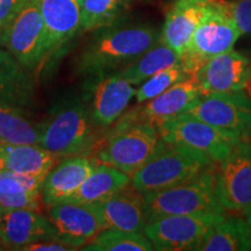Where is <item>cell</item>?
<instances>
[{
  "label": "cell",
  "mask_w": 251,
  "mask_h": 251,
  "mask_svg": "<svg viewBox=\"0 0 251 251\" xmlns=\"http://www.w3.org/2000/svg\"><path fill=\"white\" fill-rule=\"evenodd\" d=\"M183 114L238 135L251 136V100L243 91L201 94Z\"/></svg>",
  "instance_id": "30bf717a"
},
{
  "label": "cell",
  "mask_w": 251,
  "mask_h": 251,
  "mask_svg": "<svg viewBox=\"0 0 251 251\" xmlns=\"http://www.w3.org/2000/svg\"><path fill=\"white\" fill-rule=\"evenodd\" d=\"M192 77L201 94L243 91L251 83V59L230 49L207 61Z\"/></svg>",
  "instance_id": "7c38bea8"
},
{
  "label": "cell",
  "mask_w": 251,
  "mask_h": 251,
  "mask_svg": "<svg viewBox=\"0 0 251 251\" xmlns=\"http://www.w3.org/2000/svg\"><path fill=\"white\" fill-rule=\"evenodd\" d=\"M212 165L213 162L203 153L163 141L158 151L130 176V184L147 194L192 179Z\"/></svg>",
  "instance_id": "3957f363"
},
{
  "label": "cell",
  "mask_w": 251,
  "mask_h": 251,
  "mask_svg": "<svg viewBox=\"0 0 251 251\" xmlns=\"http://www.w3.org/2000/svg\"><path fill=\"white\" fill-rule=\"evenodd\" d=\"M77 58V70L83 75H100L121 70L159 42L155 27L114 23L94 30Z\"/></svg>",
  "instance_id": "6da1fadb"
},
{
  "label": "cell",
  "mask_w": 251,
  "mask_h": 251,
  "mask_svg": "<svg viewBox=\"0 0 251 251\" xmlns=\"http://www.w3.org/2000/svg\"><path fill=\"white\" fill-rule=\"evenodd\" d=\"M190 76L191 75L188 74L186 68H185L183 61L178 63V64H175L172 67L157 72L156 75H153L146 81H143L142 84H140V87L135 93L136 101L139 103L148 101V100L159 96L177 81L185 79V78Z\"/></svg>",
  "instance_id": "f546056e"
},
{
  "label": "cell",
  "mask_w": 251,
  "mask_h": 251,
  "mask_svg": "<svg viewBox=\"0 0 251 251\" xmlns=\"http://www.w3.org/2000/svg\"><path fill=\"white\" fill-rule=\"evenodd\" d=\"M224 218L225 213L165 216L148 222L143 233L151 242L153 250H198L209 230Z\"/></svg>",
  "instance_id": "9c48e42d"
},
{
  "label": "cell",
  "mask_w": 251,
  "mask_h": 251,
  "mask_svg": "<svg viewBox=\"0 0 251 251\" xmlns=\"http://www.w3.org/2000/svg\"><path fill=\"white\" fill-rule=\"evenodd\" d=\"M163 143L155 125L130 115L94 151V159L127 175H134L158 151Z\"/></svg>",
  "instance_id": "277c9868"
},
{
  "label": "cell",
  "mask_w": 251,
  "mask_h": 251,
  "mask_svg": "<svg viewBox=\"0 0 251 251\" xmlns=\"http://www.w3.org/2000/svg\"><path fill=\"white\" fill-rule=\"evenodd\" d=\"M0 246H2V234H1V214H0Z\"/></svg>",
  "instance_id": "836d02e7"
},
{
  "label": "cell",
  "mask_w": 251,
  "mask_h": 251,
  "mask_svg": "<svg viewBox=\"0 0 251 251\" xmlns=\"http://www.w3.org/2000/svg\"><path fill=\"white\" fill-rule=\"evenodd\" d=\"M156 127L163 141L197 150L213 163L226 158L238 141L242 140L231 131L185 114L159 122Z\"/></svg>",
  "instance_id": "8992f818"
},
{
  "label": "cell",
  "mask_w": 251,
  "mask_h": 251,
  "mask_svg": "<svg viewBox=\"0 0 251 251\" xmlns=\"http://www.w3.org/2000/svg\"><path fill=\"white\" fill-rule=\"evenodd\" d=\"M181 61L183 58L174 49L159 41L136 61L118 71L122 77L135 86L142 84L157 72L178 64Z\"/></svg>",
  "instance_id": "484cf974"
},
{
  "label": "cell",
  "mask_w": 251,
  "mask_h": 251,
  "mask_svg": "<svg viewBox=\"0 0 251 251\" xmlns=\"http://www.w3.org/2000/svg\"><path fill=\"white\" fill-rule=\"evenodd\" d=\"M0 214L2 247L7 249L23 250L25 247L40 241H61L55 226L41 211L13 209L0 212Z\"/></svg>",
  "instance_id": "9a60e30c"
},
{
  "label": "cell",
  "mask_w": 251,
  "mask_h": 251,
  "mask_svg": "<svg viewBox=\"0 0 251 251\" xmlns=\"http://www.w3.org/2000/svg\"><path fill=\"white\" fill-rule=\"evenodd\" d=\"M200 96L201 91L199 84L196 78L190 76L146 101L140 112L131 113V115L136 120L147 121L156 126L159 122L183 114Z\"/></svg>",
  "instance_id": "d6986e66"
},
{
  "label": "cell",
  "mask_w": 251,
  "mask_h": 251,
  "mask_svg": "<svg viewBox=\"0 0 251 251\" xmlns=\"http://www.w3.org/2000/svg\"><path fill=\"white\" fill-rule=\"evenodd\" d=\"M97 159L85 155L59 159L47 175L41 188L45 206L57 205L69 200L92 172Z\"/></svg>",
  "instance_id": "2e32d148"
},
{
  "label": "cell",
  "mask_w": 251,
  "mask_h": 251,
  "mask_svg": "<svg viewBox=\"0 0 251 251\" xmlns=\"http://www.w3.org/2000/svg\"><path fill=\"white\" fill-rule=\"evenodd\" d=\"M28 71L7 49L0 48V101L15 107L30 101L34 87Z\"/></svg>",
  "instance_id": "d4e9b609"
},
{
  "label": "cell",
  "mask_w": 251,
  "mask_h": 251,
  "mask_svg": "<svg viewBox=\"0 0 251 251\" xmlns=\"http://www.w3.org/2000/svg\"><path fill=\"white\" fill-rule=\"evenodd\" d=\"M94 84L91 117L98 127H109L124 114L136 89L119 71L100 75Z\"/></svg>",
  "instance_id": "5bb4252c"
},
{
  "label": "cell",
  "mask_w": 251,
  "mask_h": 251,
  "mask_svg": "<svg viewBox=\"0 0 251 251\" xmlns=\"http://www.w3.org/2000/svg\"><path fill=\"white\" fill-rule=\"evenodd\" d=\"M129 184V175L97 161L92 172L87 176L77 192L69 200L76 202L98 203L105 201Z\"/></svg>",
  "instance_id": "603a6c76"
},
{
  "label": "cell",
  "mask_w": 251,
  "mask_h": 251,
  "mask_svg": "<svg viewBox=\"0 0 251 251\" xmlns=\"http://www.w3.org/2000/svg\"><path fill=\"white\" fill-rule=\"evenodd\" d=\"M241 35L237 27L228 18L209 5L208 12L194 31L183 57L188 74L193 76L207 61L233 49Z\"/></svg>",
  "instance_id": "8fae6325"
},
{
  "label": "cell",
  "mask_w": 251,
  "mask_h": 251,
  "mask_svg": "<svg viewBox=\"0 0 251 251\" xmlns=\"http://www.w3.org/2000/svg\"><path fill=\"white\" fill-rule=\"evenodd\" d=\"M42 126L33 124L20 108L0 101V142L40 144Z\"/></svg>",
  "instance_id": "4316f807"
},
{
  "label": "cell",
  "mask_w": 251,
  "mask_h": 251,
  "mask_svg": "<svg viewBox=\"0 0 251 251\" xmlns=\"http://www.w3.org/2000/svg\"><path fill=\"white\" fill-rule=\"evenodd\" d=\"M26 0H0V30L7 26Z\"/></svg>",
  "instance_id": "1f68e13d"
},
{
  "label": "cell",
  "mask_w": 251,
  "mask_h": 251,
  "mask_svg": "<svg viewBox=\"0 0 251 251\" xmlns=\"http://www.w3.org/2000/svg\"><path fill=\"white\" fill-rule=\"evenodd\" d=\"M199 251H250L251 214L229 216L218 222L200 244Z\"/></svg>",
  "instance_id": "cb8c5ba5"
},
{
  "label": "cell",
  "mask_w": 251,
  "mask_h": 251,
  "mask_svg": "<svg viewBox=\"0 0 251 251\" xmlns=\"http://www.w3.org/2000/svg\"><path fill=\"white\" fill-rule=\"evenodd\" d=\"M143 209L147 224L171 215L224 214L215 193V168L212 165L192 179L144 194Z\"/></svg>",
  "instance_id": "7a4b0ae2"
},
{
  "label": "cell",
  "mask_w": 251,
  "mask_h": 251,
  "mask_svg": "<svg viewBox=\"0 0 251 251\" xmlns=\"http://www.w3.org/2000/svg\"><path fill=\"white\" fill-rule=\"evenodd\" d=\"M49 219L62 242L79 249L89 244L103 228L94 203L67 200L49 207Z\"/></svg>",
  "instance_id": "4fadbf2b"
},
{
  "label": "cell",
  "mask_w": 251,
  "mask_h": 251,
  "mask_svg": "<svg viewBox=\"0 0 251 251\" xmlns=\"http://www.w3.org/2000/svg\"><path fill=\"white\" fill-rule=\"evenodd\" d=\"M24 251H72L77 250V248L70 246L57 240H47L40 241V242L31 243L29 246L25 247Z\"/></svg>",
  "instance_id": "d6a6232c"
},
{
  "label": "cell",
  "mask_w": 251,
  "mask_h": 251,
  "mask_svg": "<svg viewBox=\"0 0 251 251\" xmlns=\"http://www.w3.org/2000/svg\"><path fill=\"white\" fill-rule=\"evenodd\" d=\"M46 178L0 171V212L13 209L41 211L45 205L41 188Z\"/></svg>",
  "instance_id": "44dd1931"
},
{
  "label": "cell",
  "mask_w": 251,
  "mask_h": 251,
  "mask_svg": "<svg viewBox=\"0 0 251 251\" xmlns=\"http://www.w3.org/2000/svg\"><path fill=\"white\" fill-rule=\"evenodd\" d=\"M46 27V57L54 55L80 33V0H39Z\"/></svg>",
  "instance_id": "ac0fdd59"
},
{
  "label": "cell",
  "mask_w": 251,
  "mask_h": 251,
  "mask_svg": "<svg viewBox=\"0 0 251 251\" xmlns=\"http://www.w3.org/2000/svg\"><path fill=\"white\" fill-rule=\"evenodd\" d=\"M2 170V161H1V158H0V171Z\"/></svg>",
  "instance_id": "e575fe53"
},
{
  "label": "cell",
  "mask_w": 251,
  "mask_h": 251,
  "mask_svg": "<svg viewBox=\"0 0 251 251\" xmlns=\"http://www.w3.org/2000/svg\"><path fill=\"white\" fill-rule=\"evenodd\" d=\"M142 194L129 184L105 201L94 203L103 228L127 231H142L147 225Z\"/></svg>",
  "instance_id": "ffe728a7"
},
{
  "label": "cell",
  "mask_w": 251,
  "mask_h": 251,
  "mask_svg": "<svg viewBox=\"0 0 251 251\" xmlns=\"http://www.w3.org/2000/svg\"><path fill=\"white\" fill-rule=\"evenodd\" d=\"M213 8L233 23L240 33L251 34V0H207Z\"/></svg>",
  "instance_id": "4dcf8cb0"
},
{
  "label": "cell",
  "mask_w": 251,
  "mask_h": 251,
  "mask_svg": "<svg viewBox=\"0 0 251 251\" xmlns=\"http://www.w3.org/2000/svg\"><path fill=\"white\" fill-rule=\"evenodd\" d=\"M208 9L207 0H177L165 15L159 41L183 58L194 31Z\"/></svg>",
  "instance_id": "e0dca14e"
},
{
  "label": "cell",
  "mask_w": 251,
  "mask_h": 251,
  "mask_svg": "<svg viewBox=\"0 0 251 251\" xmlns=\"http://www.w3.org/2000/svg\"><path fill=\"white\" fill-rule=\"evenodd\" d=\"M130 0H80V31H94L117 23Z\"/></svg>",
  "instance_id": "f1b7e54d"
},
{
  "label": "cell",
  "mask_w": 251,
  "mask_h": 251,
  "mask_svg": "<svg viewBox=\"0 0 251 251\" xmlns=\"http://www.w3.org/2000/svg\"><path fill=\"white\" fill-rule=\"evenodd\" d=\"M2 169L17 174L46 178L59 159L41 144H6L0 142Z\"/></svg>",
  "instance_id": "7402d4cb"
},
{
  "label": "cell",
  "mask_w": 251,
  "mask_h": 251,
  "mask_svg": "<svg viewBox=\"0 0 251 251\" xmlns=\"http://www.w3.org/2000/svg\"><path fill=\"white\" fill-rule=\"evenodd\" d=\"M81 249L87 251H150L153 250V247L142 231L105 229Z\"/></svg>",
  "instance_id": "83f0119b"
},
{
  "label": "cell",
  "mask_w": 251,
  "mask_h": 251,
  "mask_svg": "<svg viewBox=\"0 0 251 251\" xmlns=\"http://www.w3.org/2000/svg\"><path fill=\"white\" fill-rule=\"evenodd\" d=\"M215 193L225 212L251 214V140L237 142L215 168Z\"/></svg>",
  "instance_id": "ba28073f"
},
{
  "label": "cell",
  "mask_w": 251,
  "mask_h": 251,
  "mask_svg": "<svg viewBox=\"0 0 251 251\" xmlns=\"http://www.w3.org/2000/svg\"><path fill=\"white\" fill-rule=\"evenodd\" d=\"M0 45L28 70L46 59L47 34L39 0H26L7 26L0 30Z\"/></svg>",
  "instance_id": "52a82bcc"
},
{
  "label": "cell",
  "mask_w": 251,
  "mask_h": 251,
  "mask_svg": "<svg viewBox=\"0 0 251 251\" xmlns=\"http://www.w3.org/2000/svg\"><path fill=\"white\" fill-rule=\"evenodd\" d=\"M90 109L80 101H71L42 126L40 144L58 159L81 156L97 146V135Z\"/></svg>",
  "instance_id": "5b68a950"
}]
</instances>
